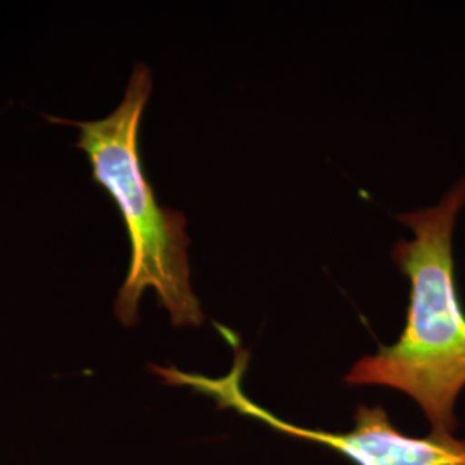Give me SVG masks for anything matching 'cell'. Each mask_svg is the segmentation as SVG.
<instances>
[{
  "instance_id": "obj_2",
  "label": "cell",
  "mask_w": 465,
  "mask_h": 465,
  "mask_svg": "<svg viewBox=\"0 0 465 465\" xmlns=\"http://www.w3.org/2000/svg\"><path fill=\"white\" fill-rule=\"evenodd\" d=\"M152 90L150 67L136 63L113 113L90 121H49L76 128V149L90 164L92 182L116 203L128 232L130 262L114 300L117 321L136 326L142 297L153 290L174 328H200L205 316L192 284L186 217L159 203L142 164L140 126Z\"/></svg>"
},
{
  "instance_id": "obj_1",
  "label": "cell",
  "mask_w": 465,
  "mask_h": 465,
  "mask_svg": "<svg viewBox=\"0 0 465 465\" xmlns=\"http://www.w3.org/2000/svg\"><path fill=\"white\" fill-rule=\"evenodd\" d=\"M465 207V176L432 207L399 214L412 232L391 259L411 282L407 322L399 340L359 359L345 382L401 391L420 407L432 434H455V407L465 388V312L453 261V232Z\"/></svg>"
},
{
  "instance_id": "obj_3",
  "label": "cell",
  "mask_w": 465,
  "mask_h": 465,
  "mask_svg": "<svg viewBox=\"0 0 465 465\" xmlns=\"http://www.w3.org/2000/svg\"><path fill=\"white\" fill-rule=\"evenodd\" d=\"M219 331L226 336L234 350V362L228 374L209 378L197 372H184L174 366H152L150 371L169 386H183L214 400L221 411H234L290 438L324 445L349 459L351 464L465 465V440L455 434L432 432L422 438L409 436L391 424L381 405H361L353 416V428L347 432L311 430L282 420L245 393L243 376L249 364V351L240 347L226 328H219Z\"/></svg>"
}]
</instances>
